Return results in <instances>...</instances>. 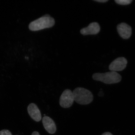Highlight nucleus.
<instances>
[{"label":"nucleus","instance_id":"6e6552de","mask_svg":"<svg viewBox=\"0 0 135 135\" xmlns=\"http://www.w3.org/2000/svg\"><path fill=\"white\" fill-rule=\"evenodd\" d=\"M27 110L29 115L33 120L36 122H39L41 120V113L35 104H30L27 107Z\"/></svg>","mask_w":135,"mask_h":135},{"label":"nucleus","instance_id":"0eeeda50","mask_svg":"<svg viewBox=\"0 0 135 135\" xmlns=\"http://www.w3.org/2000/svg\"><path fill=\"white\" fill-rule=\"evenodd\" d=\"M100 27L99 24L97 22H93L90 24L87 27L80 30V33L83 35L97 34L100 31Z\"/></svg>","mask_w":135,"mask_h":135},{"label":"nucleus","instance_id":"1a4fd4ad","mask_svg":"<svg viewBox=\"0 0 135 135\" xmlns=\"http://www.w3.org/2000/svg\"><path fill=\"white\" fill-rule=\"evenodd\" d=\"M42 121L44 127L47 132L50 134L55 133L56 127L52 119L48 116H45L42 118Z\"/></svg>","mask_w":135,"mask_h":135},{"label":"nucleus","instance_id":"2eb2a0df","mask_svg":"<svg viewBox=\"0 0 135 135\" xmlns=\"http://www.w3.org/2000/svg\"><path fill=\"white\" fill-rule=\"evenodd\" d=\"M104 94L102 91H100V92H99V96L100 97L103 96V95Z\"/></svg>","mask_w":135,"mask_h":135},{"label":"nucleus","instance_id":"4468645a","mask_svg":"<svg viewBox=\"0 0 135 135\" xmlns=\"http://www.w3.org/2000/svg\"><path fill=\"white\" fill-rule=\"evenodd\" d=\"M32 135H40V134H39L38 132H37V131H34L32 133Z\"/></svg>","mask_w":135,"mask_h":135},{"label":"nucleus","instance_id":"39448f33","mask_svg":"<svg viewBox=\"0 0 135 135\" xmlns=\"http://www.w3.org/2000/svg\"><path fill=\"white\" fill-rule=\"evenodd\" d=\"M127 60L125 57H118L111 63L109 66V70L116 72L123 71L127 66Z\"/></svg>","mask_w":135,"mask_h":135},{"label":"nucleus","instance_id":"20e7f679","mask_svg":"<svg viewBox=\"0 0 135 135\" xmlns=\"http://www.w3.org/2000/svg\"><path fill=\"white\" fill-rule=\"evenodd\" d=\"M74 101L73 92L70 89H66L60 96L59 104L63 108H69L72 106Z\"/></svg>","mask_w":135,"mask_h":135},{"label":"nucleus","instance_id":"423d86ee","mask_svg":"<svg viewBox=\"0 0 135 135\" xmlns=\"http://www.w3.org/2000/svg\"><path fill=\"white\" fill-rule=\"evenodd\" d=\"M117 31L121 37L124 39L129 38L132 34V28L126 23H122L118 25Z\"/></svg>","mask_w":135,"mask_h":135},{"label":"nucleus","instance_id":"7ed1b4c3","mask_svg":"<svg viewBox=\"0 0 135 135\" xmlns=\"http://www.w3.org/2000/svg\"><path fill=\"white\" fill-rule=\"evenodd\" d=\"M92 78L95 80L100 81L107 84L118 83L120 82L122 80L121 76L119 74L112 71L104 73L94 74Z\"/></svg>","mask_w":135,"mask_h":135},{"label":"nucleus","instance_id":"9b49d317","mask_svg":"<svg viewBox=\"0 0 135 135\" xmlns=\"http://www.w3.org/2000/svg\"><path fill=\"white\" fill-rule=\"evenodd\" d=\"M0 135H12L9 130H2L0 131Z\"/></svg>","mask_w":135,"mask_h":135},{"label":"nucleus","instance_id":"ddd939ff","mask_svg":"<svg viewBox=\"0 0 135 135\" xmlns=\"http://www.w3.org/2000/svg\"><path fill=\"white\" fill-rule=\"evenodd\" d=\"M101 135H113L112 133H110V132H105V133H104L103 134H102Z\"/></svg>","mask_w":135,"mask_h":135},{"label":"nucleus","instance_id":"9d476101","mask_svg":"<svg viewBox=\"0 0 135 135\" xmlns=\"http://www.w3.org/2000/svg\"><path fill=\"white\" fill-rule=\"evenodd\" d=\"M133 0H115L116 3L120 5H128L131 4Z\"/></svg>","mask_w":135,"mask_h":135},{"label":"nucleus","instance_id":"f03ea898","mask_svg":"<svg viewBox=\"0 0 135 135\" xmlns=\"http://www.w3.org/2000/svg\"><path fill=\"white\" fill-rule=\"evenodd\" d=\"M73 93L74 101L80 104H88L93 101L94 97L92 92L84 88H76Z\"/></svg>","mask_w":135,"mask_h":135},{"label":"nucleus","instance_id":"f257e3e1","mask_svg":"<svg viewBox=\"0 0 135 135\" xmlns=\"http://www.w3.org/2000/svg\"><path fill=\"white\" fill-rule=\"evenodd\" d=\"M55 20L48 15H45L33 21L29 25V29L33 31L50 28L54 25Z\"/></svg>","mask_w":135,"mask_h":135},{"label":"nucleus","instance_id":"f8f14e48","mask_svg":"<svg viewBox=\"0 0 135 135\" xmlns=\"http://www.w3.org/2000/svg\"><path fill=\"white\" fill-rule=\"evenodd\" d=\"M94 1L98 2L104 3L107 2V1H108V0H95Z\"/></svg>","mask_w":135,"mask_h":135}]
</instances>
